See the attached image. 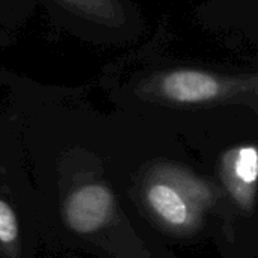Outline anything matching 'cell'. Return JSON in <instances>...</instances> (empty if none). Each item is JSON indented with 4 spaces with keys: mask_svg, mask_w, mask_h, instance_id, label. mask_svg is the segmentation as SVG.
<instances>
[{
    "mask_svg": "<svg viewBox=\"0 0 258 258\" xmlns=\"http://www.w3.org/2000/svg\"><path fill=\"white\" fill-rule=\"evenodd\" d=\"M165 95L178 103H203L213 100L221 92V83L207 73L184 70L174 71L163 77Z\"/></svg>",
    "mask_w": 258,
    "mask_h": 258,
    "instance_id": "obj_2",
    "label": "cell"
},
{
    "mask_svg": "<svg viewBox=\"0 0 258 258\" xmlns=\"http://www.w3.org/2000/svg\"><path fill=\"white\" fill-rule=\"evenodd\" d=\"M112 197L101 186H85L70 198L67 219L79 233L95 231L110 213Z\"/></svg>",
    "mask_w": 258,
    "mask_h": 258,
    "instance_id": "obj_1",
    "label": "cell"
},
{
    "mask_svg": "<svg viewBox=\"0 0 258 258\" xmlns=\"http://www.w3.org/2000/svg\"><path fill=\"white\" fill-rule=\"evenodd\" d=\"M18 227L12 209L0 200V242L9 243L17 237Z\"/></svg>",
    "mask_w": 258,
    "mask_h": 258,
    "instance_id": "obj_5",
    "label": "cell"
},
{
    "mask_svg": "<svg viewBox=\"0 0 258 258\" xmlns=\"http://www.w3.org/2000/svg\"><path fill=\"white\" fill-rule=\"evenodd\" d=\"M148 200L154 210L169 224L181 225L187 219V207L180 195L166 184H156L148 192Z\"/></svg>",
    "mask_w": 258,
    "mask_h": 258,
    "instance_id": "obj_3",
    "label": "cell"
},
{
    "mask_svg": "<svg viewBox=\"0 0 258 258\" xmlns=\"http://www.w3.org/2000/svg\"><path fill=\"white\" fill-rule=\"evenodd\" d=\"M236 172L245 183H254L257 180V150L254 147L242 148L239 151Z\"/></svg>",
    "mask_w": 258,
    "mask_h": 258,
    "instance_id": "obj_4",
    "label": "cell"
}]
</instances>
